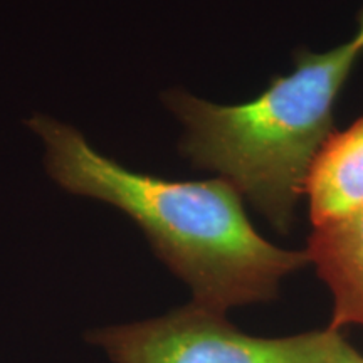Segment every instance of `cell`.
<instances>
[{"label": "cell", "instance_id": "cell-6", "mask_svg": "<svg viewBox=\"0 0 363 363\" xmlns=\"http://www.w3.org/2000/svg\"><path fill=\"white\" fill-rule=\"evenodd\" d=\"M330 363H363V355H360L355 348L347 345V342L343 340V343L340 345L337 355L333 357V360Z\"/></svg>", "mask_w": 363, "mask_h": 363}, {"label": "cell", "instance_id": "cell-3", "mask_svg": "<svg viewBox=\"0 0 363 363\" xmlns=\"http://www.w3.org/2000/svg\"><path fill=\"white\" fill-rule=\"evenodd\" d=\"M93 342L116 363H330L343 343L338 330L256 338L197 303L157 320L96 331Z\"/></svg>", "mask_w": 363, "mask_h": 363}, {"label": "cell", "instance_id": "cell-5", "mask_svg": "<svg viewBox=\"0 0 363 363\" xmlns=\"http://www.w3.org/2000/svg\"><path fill=\"white\" fill-rule=\"evenodd\" d=\"M306 252L333 293L330 328L363 326V208L337 224L313 229Z\"/></svg>", "mask_w": 363, "mask_h": 363}, {"label": "cell", "instance_id": "cell-7", "mask_svg": "<svg viewBox=\"0 0 363 363\" xmlns=\"http://www.w3.org/2000/svg\"><path fill=\"white\" fill-rule=\"evenodd\" d=\"M350 43L353 48L363 52V6L357 16V30H355V35L350 39Z\"/></svg>", "mask_w": 363, "mask_h": 363}, {"label": "cell", "instance_id": "cell-2", "mask_svg": "<svg viewBox=\"0 0 363 363\" xmlns=\"http://www.w3.org/2000/svg\"><path fill=\"white\" fill-rule=\"evenodd\" d=\"M360 54L350 40L326 52L298 49L291 74L274 76L242 104L169 91L163 101L185 126L182 155L220 174L278 233L288 234L311 163L335 133V104Z\"/></svg>", "mask_w": 363, "mask_h": 363}, {"label": "cell", "instance_id": "cell-1", "mask_svg": "<svg viewBox=\"0 0 363 363\" xmlns=\"http://www.w3.org/2000/svg\"><path fill=\"white\" fill-rule=\"evenodd\" d=\"M27 125L43 136L52 179L130 216L158 257L192 288L197 305L225 313L269 301L281 279L310 262L306 251H286L262 238L238 189L222 177L182 182L138 174L98 153L69 125L45 116Z\"/></svg>", "mask_w": 363, "mask_h": 363}, {"label": "cell", "instance_id": "cell-4", "mask_svg": "<svg viewBox=\"0 0 363 363\" xmlns=\"http://www.w3.org/2000/svg\"><path fill=\"white\" fill-rule=\"evenodd\" d=\"M305 194L313 229L363 208V116L326 140L308 172Z\"/></svg>", "mask_w": 363, "mask_h": 363}]
</instances>
